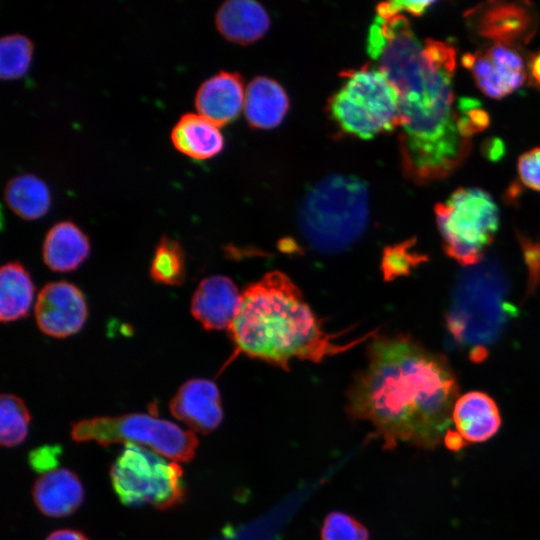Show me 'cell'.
<instances>
[{
  "label": "cell",
  "mask_w": 540,
  "mask_h": 540,
  "mask_svg": "<svg viewBox=\"0 0 540 540\" xmlns=\"http://www.w3.org/2000/svg\"><path fill=\"white\" fill-rule=\"evenodd\" d=\"M367 52L399 94L404 175L416 184L446 178L471 149L455 106V47L441 40L420 41L403 15L376 16Z\"/></svg>",
  "instance_id": "6da1fadb"
},
{
  "label": "cell",
  "mask_w": 540,
  "mask_h": 540,
  "mask_svg": "<svg viewBox=\"0 0 540 540\" xmlns=\"http://www.w3.org/2000/svg\"><path fill=\"white\" fill-rule=\"evenodd\" d=\"M458 392L444 356L409 336H376L347 391L346 410L370 422L384 448L405 442L434 449L449 429Z\"/></svg>",
  "instance_id": "7a4b0ae2"
},
{
  "label": "cell",
  "mask_w": 540,
  "mask_h": 540,
  "mask_svg": "<svg viewBox=\"0 0 540 540\" xmlns=\"http://www.w3.org/2000/svg\"><path fill=\"white\" fill-rule=\"evenodd\" d=\"M236 351L288 370L292 360L321 362L367 338L341 344L323 330L297 285L271 271L249 284L229 327Z\"/></svg>",
  "instance_id": "3957f363"
},
{
  "label": "cell",
  "mask_w": 540,
  "mask_h": 540,
  "mask_svg": "<svg viewBox=\"0 0 540 540\" xmlns=\"http://www.w3.org/2000/svg\"><path fill=\"white\" fill-rule=\"evenodd\" d=\"M367 185L351 175L322 179L306 194L299 226L318 252L335 254L351 247L365 232L369 220Z\"/></svg>",
  "instance_id": "277c9868"
},
{
  "label": "cell",
  "mask_w": 540,
  "mask_h": 540,
  "mask_svg": "<svg viewBox=\"0 0 540 540\" xmlns=\"http://www.w3.org/2000/svg\"><path fill=\"white\" fill-rule=\"evenodd\" d=\"M505 284L494 266L465 271L455 287L446 318L450 334L462 345L472 347L470 357H487L485 345L502 331L511 308L505 303Z\"/></svg>",
  "instance_id": "5b68a950"
},
{
  "label": "cell",
  "mask_w": 540,
  "mask_h": 540,
  "mask_svg": "<svg viewBox=\"0 0 540 540\" xmlns=\"http://www.w3.org/2000/svg\"><path fill=\"white\" fill-rule=\"evenodd\" d=\"M343 83L329 98L330 117L344 133L370 139L400 127L396 88L376 66L342 73Z\"/></svg>",
  "instance_id": "8992f818"
},
{
  "label": "cell",
  "mask_w": 540,
  "mask_h": 540,
  "mask_svg": "<svg viewBox=\"0 0 540 540\" xmlns=\"http://www.w3.org/2000/svg\"><path fill=\"white\" fill-rule=\"evenodd\" d=\"M434 211L445 253L459 264H478L499 227V210L489 193L460 187Z\"/></svg>",
  "instance_id": "52a82bcc"
},
{
  "label": "cell",
  "mask_w": 540,
  "mask_h": 540,
  "mask_svg": "<svg viewBox=\"0 0 540 540\" xmlns=\"http://www.w3.org/2000/svg\"><path fill=\"white\" fill-rule=\"evenodd\" d=\"M71 437L76 442L95 441L102 446L120 442L144 445L160 455L182 462L192 460L198 446V438L193 431L142 413L80 420L72 424Z\"/></svg>",
  "instance_id": "ba28073f"
},
{
  "label": "cell",
  "mask_w": 540,
  "mask_h": 540,
  "mask_svg": "<svg viewBox=\"0 0 540 540\" xmlns=\"http://www.w3.org/2000/svg\"><path fill=\"white\" fill-rule=\"evenodd\" d=\"M182 475L177 463L133 443L125 444L110 470L112 485L123 504L151 505L161 510L183 501Z\"/></svg>",
  "instance_id": "9c48e42d"
},
{
  "label": "cell",
  "mask_w": 540,
  "mask_h": 540,
  "mask_svg": "<svg viewBox=\"0 0 540 540\" xmlns=\"http://www.w3.org/2000/svg\"><path fill=\"white\" fill-rule=\"evenodd\" d=\"M479 90L487 97L502 99L520 88L527 79V66L518 48L491 44L462 57Z\"/></svg>",
  "instance_id": "30bf717a"
},
{
  "label": "cell",
  "mask_w": 540,
  "mask_h": 540,
  "mask_svg": "<svg viewBox=\"0 0 540 540\" xmlns=\"http://www.w3.org/2000/svg\"><path fill=\"white\" fill-rule=\"evenodd\" d=\"M471 30L492 44L519 47L536 30V15L528 3L491 2L466 13Z\"/></svg>",
  "instance_id": "8fae6325"
},
{
  "label": "cell",
  "mask_w": 540,
  "mask_h": 540,
  "mask_svg": "<svg viewBox=\"0 0 540 540\" xmlns=\"http://www.w3.org/2000/svg\"><path fill=\"white\" fill-rule=\"evenodd\" d=\"M88 316L82 291L67 281L49 282L43 286L35 303L39 329L55 338H66L81 330Z\"/></svg>",
  "instance_id": "7c38bea8"
},
{
  "label": "cell",
  "mask_w": 540,
  "mask_h": 540,
  "mask_svg": "<svg viewBox=\"0 0 540 540\" xmlns=\"http://www.w3.org/2000/svg\"><path fill=\"white\" fill-rule=\"evenodd\" d=\"M169 409L176 419L202 434L214 431L223 419L219 389L204 378L186 381L171 399Z\"/></svg>",
  "instance_id": "4fadbf2b"
},
{
  "label": "cell",
  "mask_w": 540,
  "mask_h": 540,
  "mask_svg": "<svg viewBox=\"0 0 540 540\" xmlns=\"http://www.w3.org/2000/svg\"><path fill=\"white\" fill-rule=\"evenodd\" d=\"M241 293L227 276L203 279L193 293L191 314L206 330L229 329L238 311Z\"/></svg>",
  "instance_id": "5bb4252c"
},
{
  "label": "cell",
  "mask_w": 540,
  "mask_h": 540,
  "mask_svg": "<svg viewBox=\"0 0 540 540\" xmlns=\"http://www.w3.org/2000/svg\"><path fill=\"white\" fill-rule=\"evenodd\" d=\"M245 91L243 79L238 73L221 71L207 80L195 94L197 112L223 126L234 121L244 108Z\"/></svg>",
  "instance_id": "9a60e30c"
},
{
  "label": "cell",
  "mask_w": 540,
  "mask_h": 540,
  "mask_svg": "<svg viewBox=\"0 0 540 540\" xmlns=\"http://www.w3.org/2000/svg\"><path fill=\"white\" fill-rule=\"evenodd\" d=\"M452 421L467 443H480L497 433L501 415L493 398L484 392L471 391L456 400Z\"/></svg>",
  "instance_id": "2e32d148"
},
{
  "label": "cell",
  "mask_w": 540,
  "mask_h": 540,
  "mask_svg": "<svg viewBox=\"0 0 540 540\" xmlns=\"http://www.w3.org/2000/svg\"><path fill=\"white\" fill-rule=\"evenodd\" d=\"M32 496L35 505L44 515L64 517L72 514L81 505L84 491L75 473L59 468L36 480Z\"/></svg>",
  "instance_id": "e0dca14e"
},
{
  "label": "cell",
  "mask_w": 540,
  "mask_h": 540,
  "mask_svg": "<svg viewBox=\"0 0 540 540\" xmlns=\"http://www.w3.org/2000/svg\"><path fill=\"white\" fill-rule=\"evenodd\" d=\"M215 24L226 40L247 45L264 36L269 29L270 19L266 10L258 2L231 0L219 7Z\"/></svg>",
  "instance_id": "ac0fdd59"
},
{
  "label": "cell",
  "mask_w": 540,
  "mask_h": 540,
  "mask_svg": "<svg viewBox=\"0 0 540 540\" xmlns=\"http://www.w3.org/2000/svg\"><path fill=\"white\" fill-rule=\"evenodd\" d=\"M170 139L174 148L194 160H208L224 148L219 126L199 113H185L173 126Z\"/></svg>",
  "instance_id": "d6986e66"
},
{
  "label": "cell",
  "mask_w": 540,
  "mask_h": 540,
  "mask_svg": "<svg viewBox=\"0 0 540 540\" xmlns=\"http://www.w3.org/2000/svg\"><path fill=\"white\" fill-rule=\"evenodd\" d=\"M89 253L88 236L72 221L54 224L44 238L43 260L52 271H73L86 260Z\"/></svg>",
  "instance_id": "ffe728a7"
},
{
  "label": "cell",
  "mask_w": 540,
  "mask_h": 540,
  "mask_svg": "<svg viewBox=\"0 0 540 540\" xmlns=\"http://www.w3.org/2000/svg\"><path fill=\"white\" fill-rule=\"evenodd\" d=\"M289 110V98L274 79L256 77L248 85L244 113L249 125L256 129L277 127Z\"/></svg>",
  "instance_id": "44dd1931"
},
{
  "label": "cell",
  "mask_w": 540,
  "mask_h": 540,
  "mask_svg": "<svg viewBox=\"0 0 540 540\" xmlns=\"http://www.w3.org/2000/svg\"><path fill=\"white\" fill-rule=\"evenodd\" d=\"M35 286L29 272L19 262L4 264L0 270V320L13 322L29 314Z\"/></svg>",
  "instance_id": "7402d4cb"
},
{
  "label": "cell",
  "mask_w": 540,
  "mask_h": 540,
  "mask_svg": "<svg viewBox=\"0 0 540 540\" xmlns=\"http://www.w3.org/2000/svg\"><path fill=\"white\" fill-rule=\"evenodd\" d=\"M4 200L14 214L31 221L46 215L52 198L49 186L42 178L34 174H21L6 184Z\"/></svg>",
  "instance_id": "603a6c76"
},
{
  "label": "cell",
  "mask_w": 540,
  "mask_h": 540,
  "mask_svg": "<svg viewBox=\"0 0 540 540\" xmlns=\"http://www.w3.org/2000/svg\"><path fill=\"white\" fill-rule=\"evenodd\" d=\"M151 278L163 285H181L186 276L185 254L181 244L168 236L158 242L150 266Z\"/></svg>",
  "instance_id": "cb8c5ba5"
},
{
  "label": "cell",
  "mask_w": 540,
  "mask_h": 540,
  "mask_svg": "<svg viewBox=\"0 0 540 540\" xmlns=\"http://www.w3.org/2000/svg\"><path fill=\"white\" fill-rule=\"evenodd\" d=\"M34 44L21 33L3 36L0 40V76L2 80H16L30 69Z\"/></svg>",
  "instance_id": "d4e9b609"
},
{
  "label": "cell",
  "mask_w": 540,
  "mask_h": 540,
  "mask_svg": "<svg viewBox=\"0 0 540 540\" xmlns=\"http://www.w3.org/2000/svg\"><path fill=\"white\" fill-rule=\"evenodd\" d=\"M31 416L24 401L13 394L0 399V441L4 447L19 445L27 436Z\"/></svg>",
  "instance_id": "484cf974"
},
{
  "label": "cell",
  "mask_w": 540,
  "mask_h": 540,
  "mask_svg": "<svg viewBox=\"0 0 540 540\" xmlns=\"http://www.w3.org/2000/svg\"><path fill=\"white\" fill-rule=\"evenodd\" d=\"M321 540H369V532L354 517L334 511L324 519Z\"/></svg>",
  "instance_id": "4316f807"
},
{
  "label": "cell",
  "mask_w": 540,
  "mask_h": 540,
  "mask_svg": "<svg viewBox=\"0 0 540 540\" xmlns=\"http://www.w3.org/2000/svg\"><path fill=\"white\" fill-rule=\"evenodd\" d=\"M414 241L388 247L384 250L382 258V271L386 280L406 275L416 265L425 261L426 257L410 251Z\"/></svg>",
  "instance_id": "83f0119b"
},
{
  "label": "cell",
  "mask_w": 540,
  "mask_h": 540,
  "mask_svg": "<svg viewBox=\"0 0 540 540\" xmlns=\"http://www.w3.org/2000/svg\"><path fill=\"white\" fill-rule=\"evenodd\" d=\"M517 169L521 182L540 192V147L523 153L518 159Z\"/></svg>",
  "instance_id": "f1b7e54d"
},
{
  "label": "cell",
  "mask_w": 540,
  "mask_h": 540,
  "mask_svg": "<svg viewBox=\"0 0 540 540\" xmlns=\"http://www.w3.org/2000/svg\"><path fill=\"white\" fill-rule=\"evenodd\" d=\"M435 3L434 1H388L380 3L376 7V12L377 16L381 18L395 17L401 15L402 12L421 16Z\"/></svg>",
  "instance_id": "f546056e"
},
{
  "label": "cell",
  "mask_w": 540,
  "mask_h": 540,
  "mask_svg": "<svg viewBox=\"0 0 540 540\" xmlns=\"http://www.w3.org/2000/svg\"><path fill=\"white\" fill-rule=\"evenodd\" d=\"M60 448L57 446H42L29 455V463L37 472L47 473L56 469Z\"/></svg>",
  "instance_id": "4dcf8cb0"
},
{
  "label": "cell",
  "mask_w": 540,
  "mask_h": 540,
  "mask_svg": "<svg viewBox=\"0 0 540 540\" xmlns=\"http://www.w3.org/2000/svg\"><path fill=\"white\" fill-rule=\"evenodd\" d=\"M527 72L532 84L540 88V50L529 57Z\"/></svg>",
  "instance_id": "1f68e13d"
},
{
  "label": "cell",
  "mask_w": 540,
  "mask_h": 540,
  "mask_svg": "<svg viewBox=\"0 0 540 540\" xmlns=\"http://www.w3.org/2000/svg\"><path fill=\"white\" fill-rule=\"evenodd\" d=\"M45 540H90L83 533L72 529H60L52 532Z\"/></svg>",
  "instance_id": "d6a6232c"
},
{
  "label": "cell",
  "mask_w": 540,
  "mask_h": 540,
  "mask_svg": "<svg viewBox=\"0 0 540 540\" xmlns=\"http://www.w3.org/2000/svg\"><path fill=\"white\" fill-rule=\"evenodd\" d=\"M443 441L446 447L452 451H459L468 444L457 431L450 428L446 431Z\"/></svg>",
  "instance_id": "836d02e7"
}]
</instances>
